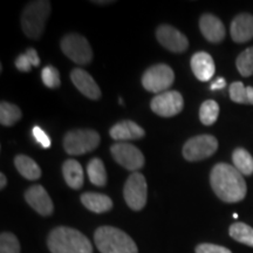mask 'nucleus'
Returning a JSON list of instances; mask_svg holds the SVG:
<instances>
[{"label":"nucleus","instance_id":"1","mask_svg":"<svg viewBox=\"0 0 253 253\" xmlns=\"http://www.w3.org/2000/svg\"><path fill=\"white\" fill-rule=\"evenodd\" d=\"M210 183L217 197L225 203H238L248 192L244 177L235 167L227 163H218L212 168Z\"/></svg>","mask_w":253,"mask_h":253},{"label":"nucleus","instance_id":"2","mask_svg":"<svg viewBox=\"0 0 253 253\" xmlns=\"http://www.w3.org/2000/svg\"><path fill=\"white\" fill-rule=\"evenodd\" d=\"M47 245L52 253H93L89 239L80 231L67 226L50 231Z\"/></svg>","mask_w":253,"mask_h":253},{"label":"nucleus","instance_id":"3","mask_svg":"<svg viewBox=\"0 0 253 253\" xmlns=\"http://www.w3.org/2000/svg\"><path fill=\"white\" fill-rule=\"evenodd\" d=\"M94 242L101 253H138L131 237L118 227H99L94 233Z\"/></svg>","mask_w":253,"mask_h":253},{"label":"nucleus","instance_id":"4","mask_svg":"<svg viewBox=\"0 0 253 253\" xmlns=\"http://www.w3.org/2000/svg\"><path fill=\"white\" fill-rule=\"evenodd\" d=\"M50 14V2L47 0L32 1L21 13V28L30 39H39Z\"/></svg>","mask_w":253,"mask_h":253},{"label":"nucleus","instance_id":"5","mask_svg":"<svg viewBox=\"0 0 253 253\" xmlns=\"http://www.w3.org/2000/svg\"><path fill=\"white\" fill-rule=\"evenodd\" d=\"M101 137L93 129L71 130L63 137V149L69 155L80 156L90 153L99 147Z\"/></svg>","mask_w":253,"mask_h":253},{"label":"nucleus","instance_id":"6","mask_svg":"<svg viewBox=\"0 0 253 253\" xmlns=\"http://www.w3.org/2000/svg\"><path fill=\"white\" fill-rule=\"evenodd\" d=\"M175 73L166 63H157L149 67L142 75V86L145 90L155 94H162L172 86Z\"/></svg>","mask_w":253,"mask_h":253},{"label":"nucleus","instance_id":"7","mask_svg":"<svg viewBox=\"0 0 253 253\" xmlns=\"http://www.w3.org/2000/svg\"><path fill=\"white\" fill-rule=\"evenodd\" d=\"M60 47L63 54L78 65H89L93 60V49L84 37L77 33H69L62 38Z\"/></svg>","mask_w":253,"mask_h":253},{"label":"nucleus","instance_id":"8","mask_svg":"<svg viewBox=\"0 0 253 253\" xmlns=\"http://www.w3.org/2000/svg\"><path fill=\"white\" fill-rule=\"evenodd\" d=\"M218 149V141L212 135H198L191 137L183 145V156L190 162L211 157Z\"/></svg>","mask_w":253,"mask_h":253},{"label":"nucleus","instance_id":"9","mask_svg":"<svg viewBox=\"0 0 253 253\" xmlns=\"http://www.w3.org/2000/svg\"><path fill=\"white\" fill-rule=\"evenodd\" d=\"M147 181L140 172H134L126 179L123 188V197L126 205L134 211H141L147 204Z\"/></svg>","mask_w":253,"mask_h":253},{"label":"nucleus","instance_id":"10","mask_svg":"<svg viewBox=\"0 0 253 253\" xmlns=\"http://www.w3.org/2000/svg\"><path fill=\"white\" fill-rule=\"evenodd\" d=\"M115 162L130 171H137L144 166V156L138 148L126 142H118L110 148Z\"/></svg>","mask_w":253,"mask_h":253},{"label":"nucleus","instance_id":"11","mask_svg":"<svg viewBox=\"0 0 253 253\" xmlns=\"http://www.w3.org/2000/svg\"><path fill=\"white\" fill-rule=\"evenodd\" d=\"M184 100L182 94L176 90H167L151 100L150 108L161 118H172L183 110Z\"/></svg>","mask_w":253,"mask_h":253},{"label":"nucleus","instance_id":"12","mask_svg":"<svg viewBox=\"0 0 253 253\" xmlns=\"http://www.w3.org/2000/svg\"><path fill=\"white\" fill-rule=\"evenodd\" d=\"M156 38L158 42L164 48L173 53H183L188 49L189 40L182 32L170 25H161L156 30Z\"/></svg>","mask_w":253,"mask_h":253},{"label":"nucleus","instance_id":"13","mask_svg":"<svg viewBox=\"0 0 253 253\" xmlns=\"http://www.w3.org/2000/svg\"><path fill=\"white\" fill-rule=\"evenodd\" d=\"M25 199L27 204L36 210L41 216H50L54 210L52 199H50L48 192L42 185H33L28 188L25 192Z\"/></svg>","mask_w":253,"mask_h":253},{"label":"nucleus","instance_id":"14","mask_svg":"<svg viewBox=\"0 0 253 253\" xmlns=\"http://www.w3.org/2000/svg\"><path fill=\"white\" fill-rule=\"evenodd\" d=\"M71 80L78 90L90 100H99L101 89L89 73L81 68H74L71 72Z\"/></svg>","mask_w":253,"mask_h":253},{"label":"nucleus","instance_id":"15","mask_svg":"<svg viewBox=\"0 0 253 253\" xmlns=\"http://www.w3.org/2000/svg\"><path fill=\"white\" fill-rule=\"evenodd\" d=\"M199 30L205 39L210 42H220L225 38L226 31L224 24L216 15L207 13L199 19Z\"/></svg>","mask_w":253,"mask_h":253},{"label":"nucleus","instance_id":"16","mask_svg":"<svg viewBox=\"0 0 253 253\" xmlns=\"http://www.w3.org/2000/svg\"><path fill=\"white\" fill-rule=\"evenodd\" d=\"M109 135L113 140L118 142H126L140 140L145 135L144 129L130 120H125L114 125L109 130Z\"/></svg>","mask_w":253,"mask_h":253},{"label":"nucleus","instance_id":"17","mask_svg":"<svg viewBox=\"0 0 253 253\" xmlns=\"http://www.w3.org/2000/svg\"><path fill=\"white\" fill-rule=\"evenodd\" d=\"M231 38L235 42L244 43L253 39V15L238 14L231 23Z\"/></svg>","mask_w":253,"mask_h":253},{"label":"nucleus","instance_id":"18","mask_svg":"<svg viewBox=\"0 0 253 253\" xmlns=\"http://www.w3.org/2000/svg\"><path fill=\"white\" fill-rule=\"evenodd\" d=\"M190 65H191V69L194 72L195 77L199 81L203 82L211 80L214 75V71H216L212 56L205 52L195 53L192 55Z\"/></svg>","mask_w":253,"mask_h":253},{"label":"nucleus","instance_id":"19","mask_svg":"<svg viewBox=\"0 0 253 253\" xmlns=\"http://www.w3.org/2000/svg\"><path fill=\"white\" fill-rule=\"evenodd\" d=\"M81 203L95 213L108 212L113 209V201L108 196L97 192H84L81 196Z\"/></svg>","mask_w":253,"mask_h":253},{"label":"nucleus","instance_id":"20","mask_svg":"<svg viewBox=\"0 0 253 253\" xmlns=\"http://www.w3.org/2000/svg\"><path fill=\"white\" fill-rule=\"evenodd\" d=\"M62 175L69 188L79 190L84 186V169L75 160H67L62 164Z\"/></svg>","mask_w":253,"mask_h":253},{"label":"nucleus","instance_id":"21","mask_svg":"<svg viewBox=\"0 0 253 253\" xmlns=\"http://www.w3.org/2000/svg\"><path fill=\"white\" fill-rule=\"evenodd\" d=\"M14 166L21 176L30 181H37L41 177V169L36 161L26 155H18L14 158Z\"/></svg>","mask_w":253,"mask_h":253},{"label":"nucleus","instance_id":"22","mask_svg":"<svg viewBox=\"0 0 253 253\" xmlns=\"http://www.w3.org/2000/svg\"><path fill=\"white\" fill-rule=\"evenodd\" d=\"M233 167L242 175L251 176L253 173V157L244 148H237L232 154Z\"/></svg>","mask_w":253,"mask_h":253},{"label":"nucleus","instance_id":"23","mask_svg":"<svg viewBox=\"0 0 253 253\" xmlns=\"http://www.w3.org/2000/svg\"><path fill=\"white\" fill-rule=\"evenodd\" d=\"M87 173L90 183L96 186H104L107 183V171L102 160L94 157L87 164Z\"/></svg>","mask_w":253,"mask_h":253},{"label":"nucleus","instance_id":"24","mask_svg":"<svg viewBox=\"0 0 253 253\" xmlns=\"http://www.w3.org/2000/svg\"><path fill=\"white\" fill-rule=\"evenodd\" d=\"M23 116L20 108L13 103L1 101L0 103V123L4 126H11L17 123Z\"/></svg>","mask_w":253,"mask_h":253},{"label":"nucleus","instance_id":"25","mask_svg":"<svg viewBox=\"0 0 253 253\" xmlns=\"http://www.w3.org/2000/svg\"><path fill=\"white\" fill-rule=\"evenodd\" d=\"M230 97L233 102L253 104V87H245L243 82H233L230 86Z\"/></svg>","mask_w":253,"mask_h":253},{"label":"nucleus","instance_id":"26","mask_svg":"<svg viewBox=\"0 0 253 253\" xmlns=\"http://www.w3.org/2000/svg\"><path fill=\"white\" fill-rule=\"evenodd\" d=\"M230 236L237 242L253 248V229L244 223H235L229 229Z\"/></svg>","mask_w":253,"mask_h":253},{"label":"nucleus","instance_id":"27","mask_svg":"<svg viewBox=\"0 0 253 253\" xmlns=\"http://www.w3.org/2000/svg\"><path fill=\"white\" fill-rule=\"evenodd\" d=\"M219 115V106L216 101L207 100L199 108V120L204 126H212Z\"/></svg>","mask_w":253,"mask_h":253},{"label":"nucleus","instance_id":"28","mask_svg":"<svg viewBox=\"0 0 253 253\" xmlns=\"http://www.w3.org/2000/svg\"><path fill=\"white\" fill-rule=\"evenodd\" d=\"M15 67L18 71L23 73L31 72L32 67H38L40 65V58L38 55L37 50L34 48H28L23 54L18 55L15 59Z\"/></svg>","mask_w":253,"mask_h":253},{"label":"nucleus","instance_id":"29","mask_svg":"<svg viewBox=\"0 0 253 253\" xmlns=\"http://www.w3.org/2000/svg\"><path fill=\"white\" fill-rule=\"evenodd\" d=\"M236 65L240 75L245 78L253 75V46L240 53L237 58Z\"/></svg>","mask_w":253,"mask_h":253},{"label":"nucleus","instance_id":"30","mask_svg":"<svg viewBox=\"0 0 253 253\" xmlns=\"http://www.w3.org/2000/svg\"><path fill=\"white\" fill-rule=\"evenodd\" d=\"M0 253H20V244L13 233L2 232L0 236Z\"/></svg>","mask_w":253,"mask_h":253},{"label":"nucleus","instance_id":"31","mask_svg":"<svg viewBox=\"0 0 253 253\" xmlns=\"http://www.w3.org/2000/svg\"><path fill=\"white\" fill-rule=\"evenodd\" d=\"M41 80H42L43 84L46 87L50 88V89H55L60 86L61 80H60V73L54 66L49 65L46 66L45 68L41 71Z\"/></svg>","mask_w":253,"mask_h":253},{"label":"nucleus","instance_id":"32","mask_svg":"<svg viewBox=\"0 0 253 253\" xmlns=\"http://www.w3.org/2000/svg\"><path fill=\"white\" fill-rule=\"evenodd\" d=\"M32 135H33L34 140H36L42 148L47 149V148L50 147V143H52V142H50V138L48 137V135L46 134L45 130H42L39 126H33V129H32Z\"/></svg>","mask_w":253,"mask_h":253},{"label":"nucleus","instance_id":"33","mask_svg":"<svg viewBox=\"0 0 253 253\" xmlns=\"http://www.w3.org/2000/svg\"><path fill=\"white\" fill-rule=\"evenodd\" d=\"M196 253H232V252H231L229 249L224 248V246L204 243V244H199L197 248H196Z\"/></svg>","mask_w":253,"mask_h":253},{"label":"nucleus","instance_id":"34","mask_svg":"<svg viewBox=\"0 0 253 253\" xmlns=\"http://www.w3.org/2000/svg\"><path fill=\"white\" fill-rule=\"evenodd\" d=\"M225 87H226L225 79L218 78L212 82V84H211L210 89L211 90H218V89H223V88H225Z\"/></svg>","mask_w":253,"mask_h":253},{"label":"nucleus","instance_id":"35","mask_svg":"<svg viewBox=\"0 0 253 253\" xmlns=\"http://www.w3.org/2000/svg\"><path fill=\"white\" fill-rule=\"evenodd\" d=\"M6 184H7V178H6L5 173H0V189H4Z\"/></svg>","mask_w":253,"mask_h":253},{"label":"nucleus","instance_id":"36","mask_svg":"<svg viewBox=\"0 0 253 253\" xmlns=\"http://www.w3.org/2000/svg\"><path fill=\"white\" fill-rule=\"evenodd\" d=\"M94 4L97 5H107V4H112L114 1H109V0H104V1H101V0H97V1H93Z\"/></svg>","mask_w":253,"mask_h":253},{"label":"nucleus","instance_id":"37","mask_svg":"<svg viewBox=\"0 0 253 253\" xmlns=\"http://www.w3.org/2000/svg\"><path fill=\"white\" fill-rule=\"evenodd\" d=\"M119 103H120V104H123V101H122V97H120V99H119Z\"/></svg>","mask_w":253,"mask_h":253},{"label":"nucleus","instance_id":"38","mask_svg":"<svg viewBox=\"0 0 253 253\" xmlns=\"http://www.w3.org/2000/svg\"><path fill=\"white\" fill-rule=\"evenodd\" d=\"M233 218H236V219H237V218H238V214H237V213H233Z\"/></svg>","mask_w":253,"mask_h":253}]
</instances>
